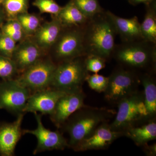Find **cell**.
Listing matches in <instances>:
<instances>
[{
	"instance_id": "6da1fadb",
	"label": "cell",
	"mask_w": 156,
	"mask_h": 156,
	"mask_svg": "<svg viewBox=\"0 0 156 156\" xmlns=\"http://www.w3.org/2000/svg\"><path fill=\"white\" fill-rule=\"evenodd\" d=\"M116 32L111 20L104 11L88 20L83 27L86 56L95 55L105 59L112 56Z\"/></svg>"
},
{
	"instance_id": "7a4b0ae2",
	"label": "cell",
	"mask_w": 156,
	"mask_h": 156,
	"mask_svg": "<svg viewBox=\"0 0 156 156\" xmlns=\"http://www.w3.org/2000/svg\"><path fill=\"white\" fill-rule=\"evenodd\" d=\"M113 113L110 110L85 105L73 114L60 128L69 135V148L73 149L101 124L107 122Z\"/></svg>"
},
{
	"instance_id": "3957f363",
	"label": "cell",
	"mask_w": 156,
	"mask_h": 156,
	"mask_svg": "<svg viewBox=\"0 0 156 156\" xmlns=\"http://www.w3.org/2000/svg\"><path fill=\"white\" fill-rule=\"evenodd\" d=\"M85 57L57 64L50 88L66 93L83 91L82 87L89 75L85 66Z\"/></svg>"
},
{
	"instance_id": "277c9868",
	"label": "cell",
	"mask_w": 156,
	"mask_h": 156,
	"mask_svg": "<svg viewBox=\"0 0 156 156\" xmlns=\"http://www.w3.org/2000/svg\"><path fill=\"white\" fill-rule=\"evenodd\" d=\"M117 104L116 115L113 122L109 124L113 130L123 132L128 128L151 120L148 115L142 92L136 91Z\"/></svg>"
},
{
	"instance_id": "5b68a950",
	"label": "cell",
	"mask_w": 156,
	"mask_h": 156,
	"mask_svg": "<svg viewBox=\"0 0 156 156\" xmlns=\"http://www.w3.org/2000/svg\"><path fill=\"white\" fill-rule=\"evenodd\" d=\"M155 44L144 40L124 43L117 48L115 47L113 54L117 61L124 65L143 68L150 64L155 65Z\"/></svg>"
},
{
	"instance_id": "8992f818",
	"label": "cell",
	"mask_w": 156,
	"mask_h": 156,
	"mask_svg": "<svg viewBox=\"0 0 156 156\" xmlns=\"http://www.w3.org/2000/svg\"><path fill=\"white\" fill-rule=\"evenodd\" d=\"M83 27H63L56 43L50 49L52 50L50 57L56 64L86 56Z\"/></svg>"
},
{
	"instance_id": "52a82bcc",
	"label": "cell",
	"mask_w": 156,
	"mask_h": 156,
	"mask_svg": "<svg viewBox=\"0 0 156 156\" xmlns=\"http://www.w3.org/2000/svg\"><path fill=\"white\" fill-rule=\"evenodd\" d=\"M57 64L46 55L17 76L16 80L31 93L50 88Z\"/></svg>"
},
{
	"instance_id": "ba28073f",
	"label": "cell",
	"mask_w": 156,
	"mask_h": 156,
	"mask_svg": "<svg viewBox=\"0 0 156 156\" xmlns=\"http://www.w3.org/2000/svg\"><path fill=\"white\" fill-rule=\"evenodd\" d=\"M138 83L139 79L133 72L123 68L115 70L108 77L105 97L109 101L118 103L137 91Z\"/></svg>"
},
{
	"instance_id": "9c48e42d",
	"label": "cell",
	"mask_w": 156,
	"mask_h": 156,
	"mask_svg": "<svg viewBox=\"0 0 156 156\" xmlns=\"http://www.w3.org/2000/svg\"><path fill=\"white\" fill-rule=\"evenodd\" d=\"M31 94L16 79L2 80L0 82V108L16 116L24 114L23 110Z\"/></svg>"
},
{
	"instance_id": "30bf717a",
	"label": "cell",
	"mask_w": 156,
	"mask_h": 156,
	"mask_svg": "<svg viewBox=\"0 0 156 156\" xmlns=\"http://www.w3.org/2000/svg\"><path fill=\"white\" fill-rule=\"evenodd\" d=\"M36 120L37 127L34 130L23 129V135L32 134L36 137L37 144L34 151V155L46 151H63L69 148L68 141L65 138L60 131H51L45 128L42 122V115L34 113Z\"/></svg>"
},
{
	"instance_id": "8fae6325",
	"label": "cell",
	"mask_w": 156,
	"mask_h": 156,
	"mask_svg": "<svg viewBox=\"0 0 156 156\" xmlns=\"http://www.w3.org/2000/svg\"><path fill=\"white\" fill-rule=\"evenodd\" d=\"M122 136H124L123 132L113 130L109 124L106 122L101 124L73 150L78 152L105 150L116 140Z\"/></svg>"
},
{
	"instance_id": "7c38bea8",
	"label": "cell",
	"mask_w": 156,
	"mask_h": 156,
	"mask_svg": "<svg viewBox=\"0 0 156 156\" xmlns=\"http://www.w3.org/2000/svg\"><path fill=\"white\" fill-rule=\"evenodd\" d=\"M65 94L50 88L31 93L23 112H39L42 115H49L50 116L53 113L58 99Z\"/></svg>"
},
{
	"instance_id": "4fadbf2b",
	"label": "cell",
	"mask_w": 156,
	"mask_h": 156,
	"mask_svg": "<svg viewBox=\"0 0 156 156\" xmlns=\"http://www.w3.org/2000/svg\"><path fill=\"white\" fill-rule=\"evenodd\" d=\"M83 91L66 93L57 101L50 119L56 128L60 129L73 114L85 106Z\"/></svg>"
},
{
	"instance_id": "5bb4252c",
	"label": "cell",
	"mask_w": 156,
	"mask_h": 156,
	"mask_svg": "<svg viewBox=\"0 0 156 156\" xmlns=\"http://www.w3.org/2000/svg\"><path fill=\"white\" fill-rule=\"evenodd\" d=\"M47 55L30 37L18 43L13 53L12 59L15 62L19 75L28 68Z\"/></svg>"
},
{
	"instance_id": "9a60e30c",
	"label": "cell",
	"mask_w": 156,
	"mask_h": 156,
	"mask_svg": "<svg viewBox=\"0 0 156 156\" xmlns=\"http://www.w3.org/2000/svg\"><path fill=\"white\" fill-rule=\"evenodd\" d=\"M24 115L17 116L13 122L0 123V155L14 156L16 145L23 135L21 125Z\"/></svg>"
},
{
	"instance_id": "2e32d148",
	"label": "cell",
	"mask_w": 156,
	"mask_h": 156,
	"mask_svg": "<svg viewBox=\"0 0 156 156\" xmlns=\"http://www.w3.org/2000/svg\"><path fill=\"white\" fill-rule=\"evenodd\" d=\"M63 28L58 17L53 16L50 21L42 23L36 32L30 37L47 53L56 43Z\"/></svg>"
},
{
	"instance_id": "e0dca14e",
	"label": "cell",
	"mask_w": 156,
	"mask_h": 156,
	"mask_svg": "<svg viewBox=\"0 0 156 156\" xmlns=\"http://www.w3.org/2000/svg\"><path fill=\"white\" fill-rule=\"evenodd\" d=\"M106 14L111 20L117 34L124 43L143 40L138 18L134 17L125 18L119 17L110 11Z\"/></svg>"
},
{
	"instance_id": "ac0fdd59",
	"label": "cell",
	"mask_w": 156,
	"mask_h": 156,
	"mask_svg": "<svg viewBox=\"0 0 156 156\" xmlns=\"http://www.w3.org/2000/svg\"><path fill=\"white\" fill-rule=\"evenodd\" d=\"M155 120H150L128 128L123 131L124 136L132 140L138 146H142L156 139V122Z\"/></svg>"
},
{
	"instance_id": "d6986e66",
	"label": "cell",
	"mask_w": 156,
	"mask_h": 156,
	"mask_svg": "<svg viewBox=\"0 0 156 156\" xmlns=\"http://www.w3.org/2000/svg\"><path fill=\"white\" fill-rule=\"evenodd\" d=\"M56 17L63 27L84 26L89 20L78 9L73 0H70L65 6L62 7Z\"/></svg>"
},
{
	"instance_id": "ffe728a7",
	"label": "cell",
	"mask_w": 156,
	"mask_h": 156,
	"mask_svg": "<svg viewBox=\"0 0 156 156\" xmlns=\"http://www.w3.org/2000/svg\"><path fill=\"white\" fill-rule=\"evenodd\" d=\"M140 82L144 87V105L150 120L155 119L156 114V85L151 76L146 74L140 78Z\"/></svg>"
},
{
	"instance_id": "44dd1931",
	"label": "cell",
	"mask_w": 156,
	"mask_h": 156,
	"mask_svg": "<svg viewBox=\"0 0 156 156\" xmlns=\"http://www.w3.org/2000/svg\"><path fill=\"white\" fill-rule=\"evenodd\" d=\"M146 12L144 20L140 23L143 38L153 44L156 43V2L153 0L146 5Z\"/></svg>"
},
{
	"instance_id": "7402d4cb",
	"label": "cell",
	"mask_w": 156,
	"mask_h": 156,
	"mask_svg": "<svg viewBox=\"0 0 156 156\" xmlns=\"http://www.w3.org/2000/svg\"><path fill=\"white\" fill-rule=\"evenodd\" d=\"M1 5L6 19H16L18 15L28 12L29 0H2Z\"/></svg>"
},
{
	"instance_id": "603a6c76",
	"label": "cell",
	"mask_w": 156,
	"mask_h": 156,
	"mask_svg": "<svg viewBox=\"0 0 156 156\" xmlns=\"http://www.w3.org/2000/svg\"><path fill=\"white\" fill-rule=\"evenodd\" d=\"M21 24L23 30L29 37L36 32L42 23L41 18L38 15L28 12L18 15L16 18Z\"/></svg>"
},
{
	"instance_id": "cb8c5ba5",
	"label": "cell",
	"mask_w": 156,
	"mask_h": 156,
	"mask_svg": "<svg viewBox=\"0 0 156 156\" xmlns=\"http://www.w3.org/2000/svg\"><path fill=\"white\" fill-rule=\"evenodd\" d=\"M0 30L17 43L22 41L29 37L16 19L7 20L6 22L3 23Z\"/></svg>"
},
{
	"instance_id": "d4e9b609",
	"label": "cell",
	"mask_w": 156,
	"mask_h": 156,
	"mask_svg": "<svg viewBox=\"0 0 156 156\" xmlns=\"http://www.w3.org/2000/svg\"><path fill=\"white\" fill-rule=\"evenodd\" d=\"M77 7L88 18L103 12L98 0H73Z\"/></svg>"
},
{
	"instance_id": "484cf974",
	"label": "cell",
	"mask_w": 156,
	"mask_h": 156,
	"mask_svg": "<svg viewBox=\"0 0 156 156\" xmlns=\"http://www.w3.org/2000/svg\"><path fill=\"white\" fill-rule=\"evenodd\" d=\"M18 75L17 66L13 59L0 55V78L2 80L15 79Z\"/></svg>"
},
{
	"instance_id": "4316f807",
	"label": "cell",
	"mask_w": 156,
	"mask_h": 156,
	"mask_svg": "<svg viewBox=\"0 0 156 156\" xmlns=\"http://www.w3.org/2000/svg\"><path fill=\"white\" fill-rule=\"evenodd\" d=\"M33 5L39 9L41 13H48L57 16L62 9L55 0H34Z\"/></svg>"
},
{
	"instance_id": "83f0119b",
	"label": "cell",
	"mask_w": 156,
	"mask_h": 156,
	"mask_svg": "<svg viewBox=\"0 0 156 156\" xmlns=\"http://www.w3.org/2000/svg\"><path fill=\"white\" fill-rule=\"evenodd\" d=\"M17 42L0 30V55L12 58Z\"/></svg>"
},
{
	"instance_id": "f1b7e54d",
	"label": "cell",
	"mask_w": 156,
	"mask_h": 156,
	"mask_svg": "<svg viewBox=\"0 0 156 156\" xmlns=\"http://www.w3.org/2000/svg\"><path fill=\"white\" fill-rule=\"evenodd\" d=\"M86 81L89 87L92 90L98 92H104L107 87L108 77L95 73L92 75H88Z\"/></svg>"
},
{
	"instance_id": "f546056e",
	"label": "cell",
	"mask_w": 156,
	"mask_h": 156,
	"mask_svg": "<svg viewBox=\"0 0 156 156\" xmlns=\"http://www.w3.org/2000/svg\"><path fill=\"white\" fill-rule=\"evenodd\" d=\"M106 59L95 55H87L85 57V64L88 72L97 73L105 67Z\"/></svg>"
},
{
	"instance_id": "4dcf8cb0",
	"label": "cell",
	"mask_w": 156,
	"mask_h": 156,
	"mask_svg": "<svg viewBox=\"0 0 156 156\" xmlns=\"http://www.w3.org/2000/svg\"><path fill=\"white\" fill-rule=\"evenodd\" d=\"M144 151L146 154L149 156H154L156 155V144H154L152 145H148L147 144L143 145Z\"/></svg>"
},
{
	"instance_id": "1f68e13d",
	"label": "cell",
	"mask_w": 156,
	"mask_h": 156,
	"mask_svg": "<svg viewBox=\"0 0 156 156\" xmlns=\"http://www.w3.org/2000/svg\"><path fill=\"white\" fill-rule=\"evenodd\" d=\"M128 1H129L130 4L134 5L140 4H144L146 5L151 2L153 0H128Z\"/></svg>"
},
{
	"instance_id": "d6a6232c",
	"label": "cell",
	"mask_w": 156,
	"mask_h": 156,
	"mask_svg": "<svg viewBox=\"0 0 156 156\" xmlns=\"http://www.w3.org/2000/svg\"><path fill=\"white\" fill-rule=\"evenodd\" d=\"M6 19L5 15V12L3 10L1 4H0V29L2 25L5 22V20Z\"/></svg>"
},
{
	"instance_id": "836d02e7",
	"label": "cell",
	"mask_w": 156,
	"mask_h": 156,
	"mask_svg": "<svg viewBox=\"0 0 156 156\" xmlns=\"http://www.w3.org/2000/svg\"><path fill=\"white\" fill-rule=\"evenodd\" d=\"M0 4H1V0H0Z\"/></svg>"
},
{
	"instance_id": "e575fe53",
	"label": "cell",
	"mask_w": 156,
	"mask_h": 156,
	"mask_svg": "<svg viewBox=\"0 0 156 156\" xmlns=\"http://www.w3.org/2000/svg\"><path fill=\"white\" fill-rule=\"evenodd\" d=\"M2 0H1V2H2Z\"/></svg>"
},
{
	"instance_id": "d590c367",
	"label": "cell",
	"mask_w": 156,
	"mask_h": 156,
	"mask_svg": "<svg viewBox=\"0 0 156 156\" xmlns=\"http://www.w3.org/2000/svg\"><path fill=\"white\" fill-rule=\"evenodd\" d=\"M0 109H1V108H0Z\"/></svg>"
}]
</instances>
